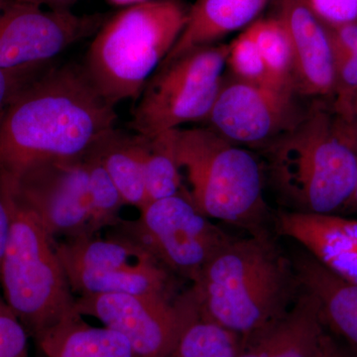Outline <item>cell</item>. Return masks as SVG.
<instances>
[{
    "label": "cell",
    "mask_w": 357,
    "mask_h": 357,
    "mask_svg": "<svg viewBox=\"0 0 357 357\" xmlns=\"http://www.w3.org/2000/svg\"><path fill=\"white\" fill-rule=\"evenodd\" d=\"M117 114L83 66L50 67L0 110V195H13L30 167L83 159L115 128Z\"/></svg>",
    "instance_id": "cell-1"
},
{
    "label": "cell",
    "mask_w": 357,
    "mask_h": 357,
    "mask_svg": "<svg viewBox=\"0 0 357 357\" xmlns=\"http://www.w3.org/2000/svg\"><path fill=\"white\" fill-rule=\"evenodd\" d=\"M192 283L199 316L241 344L283 318L301 292L292 260L265 230L234 237Z\"/></svg>",
    "instance_id": "cell-2"
},
{
    "label": "cell",
    "mask_w": 357,
    "mask_h": 357,
    "mask_svg": "<svg viewBox=\"0 0 357 357\" xmlns=\"http://www.w3.org/2000/svg\"><path fill=\"white\" fill-rule=\"evenodd\" d=\"M328 100H316L268 144L270 172L293 211L338 213L357 175V134Z\"/></svg>",
    "instance_id": "cell-3"
},
{
    "label": "cell",
    "mask_w": 357,
    "mask_h": 357,
    "mask_svg": "<svg viewBox=\"0 0 357 357\" xmlns=\"http://www.w3.org/2000/svg\"><path fill=\"white\" fill-rule=\"evenodd\" d=\"M189 9L181 0H147L110 16L98 30L83 67L109 105L137 102L182 34Z\"/></svg>",
    "instance_id": "cell-4"
},
{
    "label": "cell",
    "mask_w": 357,
    "mask_h": 357,
    "mask_svg": "<svg viewBox=\"0 0 357 357\" xmlns=\"http://www.w3.org/2000/svg\"><path fill=\"white\" fill-rule=\"evenodd\" d=\"M175 152L197 210L250 234L264 230L262 170L250 152L211 128H176Z\"/></svg>",
    "instance_id": "cell-5"
},
{
    "label": "cell",
    "mask_w": 357,
    "mask_h": 357,
    "mask_svg": "<svg viewBox=\"0 0 357 357\" xmlns=\"http://www.w3.org/2000/svg\"><path fill=\"white\" fill-rule=\"evenodd\" d=\"M10 229L0 264L2 296L36 338L75 312L76 297L56 243L30 211L6 202Z\"/></svg>",
    "instance_id": "cell-6"
},
{
    "label": "cell",
    "mask_w": 357,
    "mask_h": 357,
    "mask_svg": "<svg viewBox=\"0 0 357 357\" xmlns=\"http://www.w3.org/2000/svg\"><path fill=\"white\" fill-rule=\"evenodd\" d=\"M229 44H213L160 65L148 79L128 128L152 138L189 122L206 121L222 83Z\"/></svg>",
    "instance_id": "cell-7"
},
{
    "label": "cell",
    "mask_w": 357,
    "mask_h": 357,
    "mask_svg": "<svg viewBox=\"0 0 357 357\" xmlns=\"http://www.w3.org/2000/svg\"><path fill=\"white\" fill-rule=\"evenodd\" d=\"M56 249L77 295L132 294L174 298V275L121 232L105 239L93 236L57 241Z\"/></svg>",
    "instance_id": "cell-8"
},
{
    "label": "cell",
    "mask_w": 357,
    "mask_h": 357,
    "mask_svg": "<svg viewBox=\"0 0 357 357\" xmlns=\"http://www.w3.org/2000/svg\"><path fill=\"white\" fill-rule=\"evenodd\" d=\"M137 220L117 225L119 232L146 249L173 274L194 281L234 236L197 210L184 194L150 202Z\"/></svg>",
    "instance_id": "cell-9"
},
{
    "label": "cell",
    "mask_w": 357,
    "mask_h": 357,
    "mask_svg": "<svg viewBox=\"0 0 357 357\" xmlns=\"http://www.w3.org/2000/svg\"><path fill=\"white\" fill-rule=\"evenodd\" d=\"M3 201L33 213L55 241L58 237L67 241L95 236L84 158L51 160L30 167Z\"/></svg>",
    "instance_id": "cell-10"
},
{
    "label": "cell",
    "mask_w": 357,
    "mask_h": 357,
    "mask_svg": "<svg viewBox=\"0 0 357 357\" xmlns=\"http://www.w3.org/2000/svg\"><path fill=\"white\" fill-rule=\"evenodd\" d=\"M191 297L132 294H102L76 298L75 311L93 317L128 340L136 357H167L173 349L188 312Z\"/></svg>",
    "instance_id": "cell-11"
},
{
    "label": "cell",
    "mask_w": 357,
    "mask_h": 357,
    "mask_svg": "<svg viewBox=\"0 0 357 357\" xmlns=\"http://www.w3.org/2000/svg\"><path fill=\"white\" fill-rule=\"evenodd\" d=\"M109 17L15 1L0 14V69L50 64L72 45L96 35Z\"/></svg>",
    "instance_id": "cell-12"
},
{
    "label": "cell",
    "mask_w": 357,
    "mask_h": 357,
    "mask_svg": "<svg viewBox=\"0 0 357 357\" xmlns=\"http://www.w3.org/2000/svg\"><path fill=\"white\" fill-rule=\"evenodd\" d=\"M295 91L259 86L232 76L222 79L206 121L225 139L269 144L299 119Z\"/></svg>",
    "instance_id": "cell-13"
},
{
    "label": "cell",
    "mask_w": 357,
    "mask_h": 357,
    "mask_svg": "<svg viewBox=\"0 0 357 357\" xmlns=\"http://www.w3.org/2000/svg\"><path fill=\"white\" fill-rule=\"evenodd\" d=\"M277 15L292 46L296 91L321 100L335 93V51L325 23L306 0H277Z\"/></svg>",
    "instance_id": "cell-14"
},
{
    "label": "cell",
    "mask_w": 357,
    "mask_h": 357,
    "mask_svg": "<svg viewBox=\"0 0 357 357\" xmlns=\"http://www.w3.org/2000/svg\"><path fill=\"white\" fill-rule=\"evenodd\" d=\"M277 229L292 239L323 266L357 286V218L338 213L284 211Z\"/></svg>",
    "instance_id": "cell-15"
},
{
    "label": "cell",
    "mask_w": 357,
    "mask_h": 357,
    "mask_svg": "<svg viewBox=\"0 0 357 357\" xmlns=\"http://www.w3.org/2000/svg\"><path fill=\"white\" fill-rule=\"evenodd\" d=\"M291 260L301 289L318 304L326 332L357 357V286L340 279L302 248Z\"/></svg>",
    "instance_id": "cell-16"
},
{
    "label": "cell",
    "mask_w": 357,
    "mask_h": 357,
    "mask_svg": "<svg viewBox=\"0 0 357 357\" xmlns=\"http://www.w3.org/2000/svg\"><path fill=\"white\" fill-rule=\"evenodd\" d=\"M325 333L316 300L301 289L285 316L241 344L236 357H318Z\"/></svg>",
    "instance_id": "cell-17"
},
{
    "label": "cell",
    "mask_w": 357,
    "mask_h": 357,
    "mask_svg": "<svg viewBox=\"0 0 357 357\" xmlns=\"http://www.w3.org/2000/svg\"><path fill=\"white\" fill-rule=\"evenodd\" d=\"M268 0H196L187 24L161 64L172 62L201 47L215 44L255 20Z\"/></svg>",
    "instance_id": "cell-18"
},
{
    "label": "cell",
    "mask_w": 357,
    "mask_h": 357,
    "mask_svg": "<svg viewBox=\"0 0 357 357\" xmlns=\"http://www.w3.org/2000/svg\"><path fill=\"white\" fill-rule=\"evenodd\" d=\"M47 357H136L121 333L93 326L73 312L35 338Z\"/></svg>",
    "instance_id": "cell-19"
},
{
    "label": "cell",
    "mask_w": 357,
    "mask_h": 357,
    "mask_svg": "<svg viewBox=\"0 0 357 357\" xmlns=\"http://www.w3.org/2000/svg\"><path fill=\"white\" fill-rule=\"evenodd\" d=\"M147 137L112 129L93 146L126 204L141 210L147 204L144 161Z\"/></svg>",
    "instance_id": "cell-20"
},
{
    "label": "cell",
    "mask_w": 357,
    "mask_h": 357,
    "mask_svg": "<svg viewBox=\"0 0 357 357\" xmlns=\"http://www.w3.org/2000/svg\"><path fill=\"white\" fill-rule=\"evenodd\" d=\"M190 297L191 306L187 319L167 357H236L241 340L234 333L202 318L191 293Z\"/></svg>",
    "instance_id": "cell-21"
},
{
    "label": "cell",
    "mask_w": 357,
    "mask_h": 357,
    "mask_svg": "<svg viewBox=\"0 0 357 357\" xmlns=\"http://www.w3.org/2000/svg\"><path fill=\"white\" fill-rule=\"evenodd\" d=\"M175 130L147 138L144 161L147 204L184 191L175 152Z\"/></svg>",
    "instance_id": "cell-22"
},
{
    "label": "cell",
    "mask_w": 357,
    "mask_h": 357,
    "mask_svg": "<svg viewBox=\"0 0 357 357\" xmlns=\"http://www.w3.org/2000/svg\"><path fill=\"white\" fill-rule=\"evenodd\" d=\"M84 162L89 178L91 229L96 236L105 227L121 225L119 215L126 203L95 150L91 149L84 157Z\"/></svg>",
    "instance_id": "cell-23"
},
{
    "label": "cell",
    "mask_w": 357,
    "mask_h": 357,
    "mask_svg": "<svg viewBox=\"0 0 357 357\" xmlns=\"http://www.w3.org/2000/svg\"><path fill=\"white\" fill-rule=\"evenodd\" d=\"M246 30L275 79L296 91L292 46L281 21L277 17L259 20L251 23Z\"/></svg>",
    "instance_id": "cell-24"
},
{
    "label": "cell",
    "mask_w": 357,
    "mask_h": 357,
    "mask_svg": "<svg viewBox=\"0 0 357 357\" xmlns=\"http://www.w3.org/2000/svg\"><path fill=\"white\" fill-rule=\"evenodd\" d=\"M227 65L229 66L232 76L241 81L271 88L293 89L275 79L255 40L246 29L229 44Z\"/></svg>",
    "instance_id": "cell-25"
},
{
    "label": "cell",
    "mask_w": 357,
    "mask_h": 357,
    "mask_svg": "<svg viewBox=\"0 0 357 357\" xmlns=\"http://www.w3.org/2000/svg\"><path fill=\"white\" fill-rule=\"evenodd\" d=\"M28 337L25 326L0 294V357H28Z\"/></svg>",
    "instance_id": "cell-26"
},
{
    "label": "cell",
    "mask_w": 357,
    "mask_h": 357,
    "mask_svg": "<svg viewBox=\"0 0 357 357\" xmlns=\"http://www.w3.org/2000/svg\"><path fill=\"white\" fill-rule=\"evenodd\" d=\"M335 51V93L333 105L340 107L357 96V55Z\"/></svg>",
    "instance_id": "cell-27"
},
{
    "label": "cell",
    "mask_w": 357,
    "mask_h": 357,
    "mask_svg": "<svg viewBox=\"0 0 357 357\" xmlns=\"http://www.w3.org/2000/svg\"><path fill=\"white\" fill-rule=\"evenodd\" d=\"M50 67L51 64H45L14 70L0 69V110Z\"/></svg>",
    "instance_id": "cell-28"
},
{
    "label": "cell",
    "mask_w": 357,
    "mask_h": 357,
    "mask_svg": "<svg viewBox=\"0 0 357 357\" xmlns=\"http://www.w3.org/2000/svg\"><path fill=\"white\" fill-rule=\"evenodd\" d=\"M312 10L326 25L357 22V0H306Z\"/></svg>",
    "instance_id": "cell-29"
},
{
    "label": "cell",
    "mask_w": 357,
    "mask_h": 357,
    "mask_svg": "<svg viewBox=\"0 0 357 357\" xmlns=\"http://www.w3.org/2000/svg\"><path fill=\"white\" fill-rule=\"evenodd\" d=\"M326 26L333 48L357 55V22L344 25Z\"/></svg>",
    "instance_id": "cell-30"
},
{
    "label": "cell",
    "mask_w": 357,
    "mask_h": 357,
    "mask_svg": "<svg viewBox=\"0 0 357 357\" xmlns=\"http://www.w3.org/2000/svg\"><path fill=\"white\" fill-rule=\"evenodd\" d=\"M318 357H354V356L326 331Z\"/></svg>",
    "instance_id": "cell-31"
},
{
    "label": "cell",
    "mask_w": 357,
    "mask_h": 357,
    "mask_svg": "<svg viewBox=\"0 0 357 357\" xmlns=\"http://www.w3.org/2000/svg\"><path fill=\"white\" fill-rule=\"evenodd\" d=\"M9 229H10V213L6 202L0 195V264L6 250Z\"/></svg>",
    "instance_id": "cell-32"
},
{
    "label": "cell",
    "mask_w": 357,
    "mask_h": 357,
    "mask_svg": "<svg viewBox=\"0 0 357 357\" xmlns=\"http://www.w3.org/2000/svg\"><path fill=\"white\" fill-rule=\"evenodd\" d=\"M335 105L337 112H340L347 121L351 122L352 128H354V131L357 134V96L352 98L349 102L345 103L344 105H340V107H337L335 105Z\"/></svg>",
    "instance_id": "cell-33"
},
{
    "label": "cell",
    "mask_w": 357,
    "mask_h": 357,
    "mask_svg": "<svg viewBox=\"0 0 357 357\" xmlns=\"http://www.w3.org/2000/svg\"><path fill=\"white\" fill-rule=\"evenodd\" d=\"M16 1L40 7L47 6L49 9H70V6L77 0H16Z\"/></svg>",
    "instance_id": "cell-34"
},
{
    "label": "cell",
    "mask_w": 357,
    "mask_h": 357,
    "mask_svg": "<svg viewBox=\"0 0 357 357\" xmlns=\"http://www.w3.org/2000/svg\"><path fill=\"white\" fill-rule=\"evenodd\" d=\"M344 208H349V210L357 211V175L356 184H354V192H352L351 199H349V202L345 204Z\"/></svg>",
    "instance_id": "cell-35"
},
{
    "label": "cell",
    "mask_w": 357,
    "mask_h": 357,
    "mask_svg": "<svg viewBox=\"0 0 357 357\" xmlns=\"http://www.w3.org/2000/svg\"><path fill=\"white\" fill-rule=\"evenodd\" d=\"M110 4L114 6H131L134 4L141 3V2L147 1V0H107Z\"/></svg>",
    "instance_id": "cell-36"
},
{
    "label": "cell",
    "mask_w": 357,
    "mask_h": 357,
    "mask_svg": "<svg viewBox=\"0 0 357 357\" xmlns=\"http://www.w3.org/2000/svg\"><path fill=\"white\" fill-rule=\"evenodd\" d=\"M16 0H0V14L6 11Z\"/></svg>",
    "instance_id": "cell-37"
}]
</instances>
